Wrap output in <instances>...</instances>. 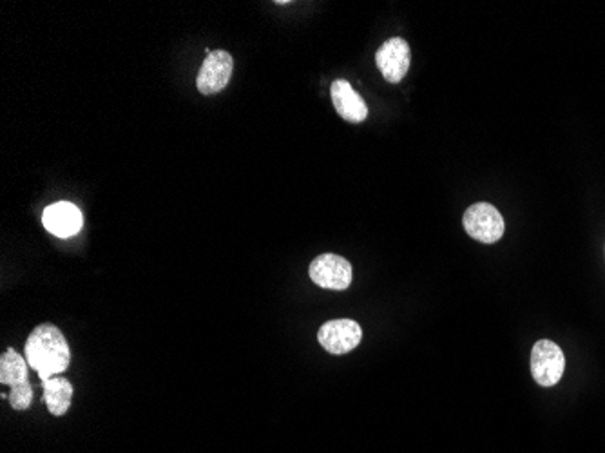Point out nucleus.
Here are the masks:
<instances>
[{
    "mask_svg": "<svg viewBox=\"0 0 605 453\" xmlns=\"http://www.w3.org/2000/svg\"><path fill=\"white\" fill-rule=\"evenodd\" d=\"M8 399H10V405L15 410H28L29 406H31V401H33L31 383L11 388V394L8 396Z\"/></svg>",
    "mask_w": 605,
    "mask_h": 453,
    "instance_id": "f8f14e48",
    "label": "nucleus"
},
{
    "mask_svg": "<svg viewBox=\"0 0 605 453\" xmlns=\"http://www.w3.org/2000/svg\"><path fill=\"white\" fill-rule=\"evenodd\" d=\"M234 69V60L227 51H211L203 60L202 68L196 78V86L202 95H216L229 86Z\"/></svg>",
    "mask_w": 605,
    "mask_h": 453,
    "instance_id": "423d86ee",
    "label": "nucleus"
},
{
    "mask_svg": "<svg viewBox=\"0 0 605 453\" xmlns=\"http://www.w3.org/2000/svg\"><path fill=\"white\" fill-rule=\"evenodd\" d=\"M310 280L321 289L346 290L352 283V265L337 254H321L310 263Z\"/></svg>",
    "mask_w": 605,
    "mask_h": 453,
    "instance_id": "39448f33",
    "label": "nucleus"
},
{
    "mask_svg": "<svg viewBox=\"0 0 605 453\" xmlns=\"http://www.w3.org/2000/svg\"><path fill=\"white\" fill-rule=\"evenodd\" d=\"M24 354L29 367L37 370L42 383L66 372L71 363V350L64 334L60 328L48 323L39 325L29 334Z\"/></svg>",
    "mask_w": 605,
    "mask_h": 453,
    "instance_id": "f257e3e1",
    "label": "nucleus"
},
{
    "mask_svg": "<svg viewBox=\"0 0 605 453\" xmlns=\"http://www.w3.org/2000/svg\"><path fill=\"white\" fill-rule=\"evenodd\" d=\"M330 95H332V102L341 118H345L352 124L365 122L366 116H368V106L346 80H336L330 87Z\"/></svg>",
    "mask_w": 605,
    "mask_h": 453,
    "instance_id": "1a4fd4ad",
    "label": "nucleus"
},
{
    "mask_svg": "<svg viewBox=\"0 0 605 453\" xmlns=\"http://www.w3.org/2000/svg\"><path fill=\"white\" fill-rule=\"evenodd\" d=\"M42 223L46 231L57 238H71L82 229V213L75 203L57 202L46 207L42 214Z\"/></svg>",
    "mask_w": 605,
    "mask_h": 453,
    "instance_id": "6e6552de",
    "label": "nucleus"
},
{
    "mask_svg": "<svg viewBox=\"0 0 605 453\" xmlns=\"http://www.w3.org/2000/svg\"><path fill=\"white\" fill-rule=\"evenodd\" d=\"M464 229L473 240L497 243L504 236L506 223L502 214L490 203H475L464 214Z\"/></svg>",
    "mask_w": 605,
    "mask_h": 453,
    "instance_id": "7ed1b4c3",
    "label": "nucleus"
},
{
    "mask_svg": "<svg viewBox=\"0 0 605 453\" xmlns=\"http://www.w3.org/2000/svg\"><path fill=\"white\" fill-rule=\"evenodd\" d=\"M44 399L48 405L49 412L60 417L66 414L71 406V397H73V385L69 383L66 377L55 376L44 381Z\"/></svg>",
    "mask_w": 605,
    "mask_h": 453,
    "instance_id": "9d476101",
    "label": "nucleus"
},
{
    "mask_svg": "<svg viewBox=\"0 0 605 453\" xmlns=\"http://www.w3.org/2000/svg\"><path fill=\"white\" fill-rule=\"evenodd\" d=\"M321 347L334 356H343L359 347L363 339V328L352 319H334L328 321L317 332Z\"/></svg>",
    "mask_w": 605,
    "mask_h": 453,
    "instance_id": "20e7f679",
    "label": "nucleus"
},
{
    "mask_svg": "<svg viewBox=\"0 0 605 453\" xmlns=\"http://www.w3.org/2000/svg\"><path fill=\"white\" fill-rule=\"evenodd\" d=\"M410 62H412V51L408 42L401 37L386 40L375 53V64L383 73L386 82L390 84H399L406 77Z\"/></svg>",
    "mask_w": 605,
    "mask_h": 453,
    "instance_id": "0eeeda50",
    "label": "nucleus"
},
{
    "mask_svg": "<svg viewBox=\"0 0 605 453\" xmlns=\"http://www.w3.org/2000/svg\"><path fill=\"white\" fill-rule=\"evenodd\" d=\"M566 356L557 343L542 339L531 350V374L540 386H555L564 376Z\"/></svg>",
    "mask_w": 605,
    "mask_h": 453,
    "instance_id": "f03ea898",
    "label": "nucleus"
},
{
    "mask_svg": "<svg viewBox=\"0 0 605 453\" xmlns=\"http://www.w3.org/2000/svg\"><path fill=\"white\" fill-rule=\"evenodd\" d=\"M28 367V361L13 348L6 350L0 357V383L11 388L26 385L29 383Z\"/></svg>",
    "mask_w": 605,
    "mask_h": 453,
    "instance_id": "9b49d317",
    "label": "nucleus"
}]
</instances>
